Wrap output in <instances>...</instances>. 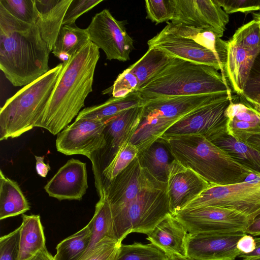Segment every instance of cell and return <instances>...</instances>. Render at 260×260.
<instances>
[{
	"label": "cell",
	"mask_w": 260,
	"mask_h": 260,
	"mask_svg": "<svg viewBox=\"0 0 260 260\" xmlns=\"http://www.w3.org/2000/svg\"><path fill=\"white\" fill-rule=\"evenodd\" d=\"M99 48L90 41L63 66L50 97L35 127L58 134L78 116L92 91Z\"/></svg>",
	"instance_id": "1"
},
{
	"label": "cell",
	"mask_w": 260,
	"mask_h": 260,
	"mask_svg": "<svg viewBox=\"0 0 260 260\" xmlns=\"http://www.w3.org/2000/svg\"><path fill=\"white\" fill-rule=\"evenodd\" d=\"M50 52L36 25L18 19L0 4V69L11 84L24 86L45 74Z\"/></svg>",
	"instance_id": "2"
},
{
	"label": "cell",
	"mask_w": 260,
	"mask_h": 260,
	"mask_svg": "<svg viewBox=\"0 0 260 260\" xmlns=\"http://www.w3.org/2000/svg\"><path fill=\"white\" fill-rule=\"evenodd\" d=\"M164 141L174 159L198 174L210 186L241 182L254 172L226 151L199 135L174 137Z\"/></svg>",
	"instance_id": "3"
},
{
	"label": "cell",
	"mask_w": 260,
	"mask_h": 260,
	"mask_svg": "<svg viewBox=\"0 0 260 260\" xmlns=\"http://www.w3.org/2000/svg\"><path fill=\"white\" fill-rule=\"evenodd\" d=\"M137 91L143 104L156 99L231 93L227 80L217 69L176 57Z\"/></svg>",
	"instance_id": "4"
},
{
	"label": "cell",
	"mask_w": 260,
	"mask_h": 260,
	"mask_svg": "<svg viewBox=\"0 0 260 260\" xmlns=\"http://www.w3.org/2000/svg\"><path fill=\"white\" fill-rule=\"evenodd\" d=\"M60 63L8 99L0 110V141L32 129L42 114L62 68Z\"/></svg>",
	"instance_id": "5"
},
{
	"label": "cell",
	"mask_w": 260,
	"mask_h": 260,
	"mask_svg": "<svg viewBox=\"0 0 260 260\" xmlns=\"http://www.w3.org/2000/svg\"><path fill=\"white\" fill-rule=\"evenodd\" d=\"M229 95L232 93L180 96L145 102L140 124L129 142L138 148L139 153L159 140L169 127L190 112Z\"/></svg>",
	"instance_id": "6"
},
{
	"label": "cell",
	"mask_w": 260,
	"mask_h": 260,
	"mask_svg": "<svg viewBox=\"0 0 260 260\" xmlns=\"http://www.w3.org/2000/svg\"><path fill=\"white\" fill-rule=\"evenodd\" d=\"M170 213L167 183L157 181L113 216L114 238L122 243L131 233L146 235Z\"/></svg>",
	"instance_id": "7"
},
{
	"label": "cell",
	"mask_w": 260,
	"mask_h": 260,
	"mask_svg": "<svg viewBox=\"0 0 260 260\" xmlns=\"http://www.w3.org/2000/svg\"><path fill=\"white\" fill-rule=\"evenodd\" d=\"M207 206L234 210L255 216L260 211V179L210 186L183 209Z\"/></svg>",
	"instance_id": "8"
},
{
	"label": "cell",
	"mask_w": 260,
	"mask_h": 260,
	"mask_svg": "<svg viewBox=\"0 0 260 260\" xmlns=\"http://www.w3.org/2000/svg\"><path fill=\"white\" fill-rule=\"evenodd\" d=\"M174 216L190 234L245 233L255 217L211 206L183 209Z\"/></svg>",
	"instance_id": "9"
},
{
	"label": "cell",
	"mask_w": 260,
	"mask_h": 260,
	"mask_svg": "<svg viewBox=\"0 0 260 260\" xmlns=\"http://www.w3.org/2000/svg\"><path fill=\"white\" fill-rule=\"evenodd\" d=\"M229 95L196 109L169 127L159 139L171 137L199 135L212 141L228 133V118L225 111L233 101Z\"/></svg>",
	"instance_id": "10"
},
{
	"label": "cell",
	"mask_w": 260,
	"mask_h": 260,
	"mask_svg": "<svg viewBox=\"0 0 260 260\" xmlns=\"http://www.w3.org/2000/svg\"><path fill=\"white\" fill-rule=\"evenodd\" d=\"M125 21L116 19L108 9L96 14L87 27L89 40L106 54L107 59L129 60L134 40L127 34Z\"/></svg>",
	"instance_id": "11"
},
{
	"label": "cell",
	"mask_w": 260,
	"mask_h": 260,
	"mask_svg": "<svg viewBox=\"0 0 260 260\" xmlns=\"http://www.w3.org/2000/svg\"><path fill=\"white\" fill-rule=\"evenodd\" d=\"M106 122L100 120L76 119L57 134V150L67 155L82 154L90 160L105 146L103 132Z\"/></svg>",
	"instance_id": "12"
},
{
	"label": "cell",
	"mask_w": 260,
	"mask_h": 260,
	"mask_svg": "<svg viewBox=\"0 0 260 260\" xmlns=\"http://www.w3.org/2000/svg\"><path fill=\"white\" fill-rule=\"evenodd\" d=\"M174 3L172 23L208 30L222 37L229 16L217 0H174Z\"/></svg>",
	"instance_id": "13"
},
{
	"label": "cell",
	"mask_w": 260,
	"mask_h": 260,
	"mask_svg": "<svg viewBox=\"0 0 260 260\" xmlns=\"http://www.w3.org/2000/svg\"><path fill=\"white\" fill-rule=\"evenodd\" d=\"M157 181L142 167L137 155L113 180L103 184L112 216L136 199L144 189Z\"/></svg>",
	"instance_id": "14"
},
{
	"label": "cell",
	"mask_w": 260,
	"mask_h": 260,
	"mask_svg": "<svg viewBox=\"0 0 260 260\" xmlns=\"http://www.w3.org/2000/svg\"><path fill=\"white\" fill-rule=\"evenodd\" d=\"M243 232L188 234L186 257L190 260H235L241 252L237 248Z\"/></svg>",
	"instance_id": "15"
},
{
	"label": "cell",
	"mask_w": 260,
	"mask_h": 260,
	"mask_svg": "<svg viewBox=\"0 0 260 260\" xmlns=\"http://www.w3.org/2000/svg\"><path fill=\"white\" fill-rule=\"evenodd\" d=\"M210 185L198 174L183 166L176 159L170 164L167 192L171 214L183 210Z\"/></svg>",
	"instance_id": "16"
},
{
	"label": "cell",
	"mask_w": 260,
	"mask_h": 260,
	"mask_svg": "<svg viewBox=\"0 0 260 260\" xmlns=\"http://www.w3.org/2000/svg\"><path fill=\"white\" fill-rule=\"evenodd\" d=\"M147 44L148 48H159L174 57L220 70L223 77L226 80L224 66L219 58L193 40L160 31L148 40Z\"/></svg>",
	"instance_id": "17"
},
{
	"label": "cell",
	"mask_w": 260,
	"mask_h": 260,
	"mask_svg": "<svg viewBox=\"0 0 260 260\" xmlns=\"http://www.w3.org/2000/svg\"><path fill=\"white\" fill-rule=\"evenodd\" d=\"M88 187L86 163L71 158L47 182L44 189L49 197L59 201H80Z\"/></svg>",
	"instance_id": "18"
},
{
	"label": "cell",
	"mask_w": 260,
	"mask_h": 260,
	"mask_svg": "<svg viewBox=\"0 0 260 260\" xmlns=\"http://www.w3.org/2000/svg\"><path fill=\"white\" fill-rule=\"evenodd\" d=\"M142 110L143 106L132 108L106 121L103 132L105 146L91 159L92 167L97 164L107 151L111 152L109 162L118 148L125 142L129 141L139 126Z\"/></svg>",
	"instance_id": "19"
},
{
	"label": "cell",
	"mask_w": 260,
	"mask_h": 260,
	"mask_svg": "<svg viewBox=\"0 0 260 260\" xmlns=\"http://www.w3.org/2000/svg\"><path fill=\"white\" fill-rule=\"evenodd\" d=\"M189 233L171 213L146 234V239L157 246L169 256L186 257V241Z\"/></svg>",
	"instance_id": "20"
},
{
	"label": "cell",
	"mask_w": 260,
	"mask_h": 260,
	"mask_svg": "<svg viewBox=\"0 0 260 260\" xmlns=\"http://www.w3.org/2000/svg\"><path fill=\"white\" fill-rule=\"evenodd\" d=\"M258 53L246 50L232 38L226 42L225 75L233 91L243 93L254 60Z\"/></svg>",
	"instance_id": "21"
},
{
	"label": "cell",
	"mask_w": 260,
	"mask_h": 260,
	"mask_svg": "<svg viewBox=\"0 0 260 260\" xmlns=\"http://www.w3.org/2000/svg\"><path fill=\"white\" fill-rule=\"evenodd\" d=\"M72 0H35L38 13L36 23L42 38L52 51Z\"/></svg>",
	"instance_id": "22"
},
{
	"label": "cell",
	"mask_w": 260,
	"mask_h": 260,
	"mask_svg": "<svg viewBox=\"0 0 260 260\" xmlns=\"http://www.w3.org/2000/svg\"><path fill=\"white\" fill-rule=\"evenodd\" d=\"M162 32L188 38L213 52L225 67L226 56V42L221 40L211 31L178 23L167 22Z\"/></svg>",
	"instance_id": "23"
},
{
	"label": "cell",
	"mask_w": 260,
	"mask_h": 260,
	"mask_svg": "<svg viewBox=\"0 0 260 260\" xmlns=\"http://www.w3.org/2000/svg\"><path fill=\"white\" fill-rule=\"evenodd\" d=\"M20 225L19 260H28L46 247L39 215H22Z\"/></svg>",
	"instance_id": "24"
},
{
	"label": "cell",
	"mask_w": 260,
	"mask_h": 260,
	"mask_svg": "<svg viewBox=\"0 0 260 260\" xmlns=\"http://www.w3.org/2000/svg\"><path fill=\"white\" fill-rule=\"evenodd\" d=\"M18 183L0 170V219L22 214L30 209Z\"/></svg>",
	"instance_id": "25"
},
{
	"label": "cell",
	"mask_w": 260,
	"mask_h": 260,
	"mask_svg": "<svg viewBox=\"0 0 260 260\" xmlns=\"http://www.w3.org/2000/svg\"><path fill=\"white\" fill-rule=\"evenodd\" d=\"M143 105V100L136 91L122 98L109 99L105 103L81 110L76 119L86 118L107 121L127 109Z\"/></svg>",
	"instance_id": "26"
},
{
	"label": "cell",
	"mask_w": 260,
	"mask_h": 260,
	"mask_svg": "<svg viewBox=\"0 0 260 260\" xmlns=\"http://www.w3.org/2000/svg\"><path fill=\"white\" fill-rule=\"evenodd\" d=\"M260 177V150L224 134L211 141Z\"/></svg>",
	"instance_id": "27"
},
{
	"label": "cell",
	"mask_w": 260,
	"mask_h": 260,
	"mask_svg": "<svg viewBox=\"0 0 260 260\" xmlns=\"http://www.w3.org/2000/svg\"><path fill=\"white\" fill-rule=\"evenodd\" d=\"M99 197L100 200L95 205L94 214L87 224L90 230L91 237L88 247L83 256L105 237L115 239L112 211L104 190Z\"/></svg>",
	"instance_id": "28"
},
{
	"label": "cell",
	"mask_w": 260,
	"mask_h": 260,
	"mask_svg": "<svg viewBox=\"0 0 260 260\" xmlns=\"http://www.w3.org/2000/svg\"><path fill=\"white\" fill-rule=\"evenodd\" d=\"M89 41L86 29L80 28L75 23L63 25L58 35L52 53L63 62Z\"/></svg>",
	"instance_id": "29"
},
{
	"label": "cell",
	"mask_w": 260,
	"mask_h": 260,
	"mask_svg": "<svg viewBox=\"0 0 260 260\" xmlns=\"http://www.w3.org/2000/svg\"><path fill=\"white\" fill-rule=\"evenodd\" d=\"M165 144L164 141L158 140L139 152L138 156L142 167L145 168L157 180L167 183L171 161L169 160V149Z\"/></svg>",
	"instance_id": "30"
},
{
	"label": "cell",
	"mask_w": 260,
	"mask_h": 260,
	"mask_svg": "<svg viewBox=\"0 0 260 260\" xmlns=\"http://www.w3.org/2000/svg\"><path fill=\"white\" fill-rule=\"evenodd\" d=\"M173 57L159 48H148L140 59L127 68L138 79V89L165 68Z\"/></svg>",
	"instance_id": "31"
},
{
	"label": "cell",
	"mask_w": 260,
	"mask_h": 260,
	"mask_svg": "<svg viewBox=\"0 0 260 260\" xmlns=\"http://www.w3.org/2000/svg\"><path fill=\"white\" fill-rule=\"evenodd\" d=\"M90 237V230L87 224L58 243L56 247L54 259L79 260L88 247Z\"/></svg>",
	"instance_id": "32"
},
{
	"label": "cell",
	"mask_w": 260,
	"mask_h": 260,
	"mask_svg": "<svg viewBox=\"0 0 260 260\" xmlns=\"http://www.w3.org/2000/svg\"><path fill=\"white\" fill-rule=\"evenodd\" d=\"M114 260H169V255L152 243L121 244Z\"/></svg>",
	"instance_id": "33"
},
{
	"label": "cell",
	"mask_w": 260,
	"mask_h": 260,
	"mask_svg": "<svg viewBox=\"0 0 260 260\" xmlns=\"http://www.w3.org/2000/svg\"><path fill=\"white\" fill-rule=\"evenodd\" d=\"M138 153V148L130 142H125L121 145L102 172V183L103 178L105 179L103 184L106 182L113 180L125 169L137 156Z\"/></svg>",
	"instance_id": "34"
},
{
	"label": "cell",
	"mask_w": 260,
	"mask_h": 260,
	"mask_svg": "<svg viewBox=\"0 0 260 260\" xmlns=\"http://www.w3.org/2000/svg\"><path fill=\"white\" fill-rule=\"evenodd\" d=\"M228 134L247 145L260 150V123L228 120Z\"/></svg>",
	"instance_id": "35"
},
{
	"label": "cell",
	"mask_w": 260,
	"mask_h": 260,
	"mask_svg": "<svg viewBox=\"0 0 260 260\" xmlns=\"http://www.w3.org/2000/svg\"><path fill=\"white\" fill-rule=\"evenodd\" d=\"M232 39L246 50L260 52V26L254 19L239 27Z\"/></svg>",
	"instance_id": "36"
},
{
	"label": "cell",
	"mask_w": 260,
	"mask_h": 260,
	"mask_svg": "<svg viewBox=\"0 0 260 260\" xmlns=\"http://www.w3.org/2000/svg\"><path fill=\"white\" fill-rule=\"evenodd\" d=\"M0 4L18 19L31 24H36L38 13L35 0H0Z\"/></svg>",
	"instance_id": "37"
},
{
	"label": "cell",
	"mask_w": 260,
	"mask_h": 260,
	"mask_svg": "<svg viewBox=\"0 0 260 260\" xmlns=\"http://www.w3.org/2000/svg\"><path fill=\"white\" fill-rule=\"evenodd\" d=\"M146 18L156 24L172 20L175 14L174 0H147L145 1Z\"/></svg>",
	"instance_id": "38"
},
{
	"label": "cell",
	"mask_w": 260,
	"mask_h": 260,
	"mask_svg": "<svg viewBox=\"0 0 260 260\" xmlns=\"http://www.w3.org/2000/svg\"><path fill=\"white\" fill-rule=\"evenodd\" d=\"M241 96L249 107L260 105V52L254 60Z\"/></svg>",
	"instance_id": "39"
},
{
	"label": "cell",
	"mask_w": 260,
	"mask_h": 260,
	"mask_svg": "<svg viewBox=\"0 0 260 260\" xmlns=\"http://www.w3.org/2000/svg\"><path fill=\"white\" fill-rule=\"evenodd\" d=\"M121 244L115 239L105 237L79 260H114Z\"/></svg>",
	"instance_id": "40"
},
{
	"label": "cell",
	"mask_w": 260,
	"mask_h": 260,
	"mask_svg": "<svg viewBox=\"0 0 260 260\" xmlns=\"http://www.w3.org/2000/svg\"><path fill=\"white\" fill-rule=\"evenodd\" d=\"M139 81L137 76L127 68L120 73L112 86L114 98L124 97L138 90Z\"/></svg>",
	"instance_id": "41"
},
{
	"label": "cell",
	"mask_w": 260,
	"mask_h": 260,
	"mask_svg": "<svg viewBox=\"0 0 260 260\" xmlns=\"http://www.w3.org/2000/svg\"><path fill=\"white\" fill-rule=\"evenodd\" d=\"M20 226L0 238V260H19Z\"/></svg>",
	"instance_id": "42"
},
{
	"label": "cell",
	"mask_w": 260,
	"mask_h": 260,
	"mask_svg": "<svg viewBox=\"0 0 260 260\" xmlns=\"http://www.w3.org/2000/svg\"><path fill=\"white\" fill-rule=\"evenodd\" d=\"M102 2L103 0H72L64 16L62 25L75 24L78 18Z\"/></svg>",
	"instance_id": "43"
},
{
	"label": "cell",
	"mask_w": 260,
	"mask_h": 260,
	"mask_svg": "<svg viewBox=\"0 0 260 260\" xmlns=\"http://www.w3.org/2000/svg\"><path fill=\"white\" fill-rule=\"evenodd\" d=\"M218 3L228 14L237 12L246 15L260 11V0H217Z\"/></svg>",
	"instance_id": "44"
},
{
	"label": "cell",
	"mask_w": 260,
	"mask_h": 260,
	"mask_svg": "<svg viewBox=\"0 0 260 260\" xmlns=\"http://www.w3.org/2000/svg\"><path fill=\"white\" fill-rule=\"evenodd\" d=\"M237 248L241 253L247 254L253 251L255 248L254 238L248 234H245L237 242Z\"/></svg>",
	"instance_id": "45"
},
{
	"label": "cell",
	"mask_w": 260,
	"mask_h": 260,
	"mask_svg": "<svg viewBox=\"0 0 260 260\" xmlns=\"http://www.w3.org/2000/svg\"><path fill=\"white\" fill-rule=\"evenodd\" d=\"M250 107L241 103H234L231 101L225 111V116L229 120H232L239 113L250 110Z\"/></svg>",
	"instance_id": "46"
},
{
	"label": "cell",
	"mask_w": 260,
	"mask_h": 260,
	"mask_svg": "<svg viewBox=\"0 0 260 260\" xmlns=\"http://www.w3.org/2000/svg\"><path fill=\"white\" fill-rule=\"evenodd\" d=\"M234 118L239 121L260 123V116L256 110L251 107L249 110L239 113Z\"/></svg>",
	"instance_id": "47"
},
{
	"label": "cell",
	"mask_w": 260,
	"mask_h": 260,
	"mask_svg": "<svg viewBox=\"0 0 260 260\" xmlns=\"http://www.w3.org/2000/svg\"><path fill=\"white\" fill-rule=\"evenodd\" d=\"M36 170L39 175L41 177L45 178L50 170V167L49 164L44 162V157L40 156H35Z\"/></svg>",
	"instance_id": "48"
},
{
	"label": "cell",
	"mask_w": 260,
	"mask_h": 260,
	"mask_svg": "<svg viewBox=\"0 0 260 260\" xmlns=\"http://www.w3.org/2000/svg\"><path fill=\"white\" fill-rule=\"evenodd\" d=\"M245 233L252 236H260V211L246 229Z\"/></svg>",
	"instance_id": "49"
},
{
	"label": "cell",
	"mask_w": 260,
	"mask_h": 260,
	"mask_svg": "<svg viewBox=\"0 0 260 260\" xmlns=\"http://www.w3.org/2000/svg\"><path fill=\"white\" fill-rule=\"evenodd\" d=\"M255 242V248L254 250L249 253H241L238 256V258H241V260H252L260 257V237L254 238Z\"/></svg>",
	"instance_id": "50"
},
{
	"label": "cell",
	"mask_w": 260,
	"mask_h": 260,
	"mask_svg": "<svg viewBox=\"0 0 260 260\" xmlns=\"http://www.w3.org/2000/svg\"><path fill=\"white\" fill-rule=\"evenodd\" d=\"M28 260H55L54 256L47 250L46 247L38 251Z\"/></svg>",
	"instance_id": "51"
},
{
	"label": "cell",
	"mask_w": 260,
	"mask_h": 260,
	"mask_svg": "<svg viewBox=\"0 0 260 260\" xmlns=\"http://www.w3.org/2000/svg\"><path fill=\"white\" fill-rule=\"evenodd\" d=\"M169 260H190L187 257H184L176 255L169 256Z\"/></svg>",
	"instance_id": "52"
},
{
	"label": "cell",
	"mask_w": 260,
	"mask_h": 260,
	"mask_svg": "<svg viewBox=\"0 0 260 260\" xmlns=\"http://www.w3.org/2000/svg\"><path fill=\"white\" fill-rule=\"evenodd\" d=\"M253 19L255 20L259 25L260 26V11L258 12L252 13Z\"/></svg>",
	"instance_id": "53"
},
{
	"label": "cell",
	"mask_w": 260,
	"mask_h": 260,
	"mask_svg": "<svg viewBox=\"0 0 260 260\" xmlns=\"http://www.w3.org/2000/svg\"><path fill=\"white\" fill-rule=\"evenodd\" d=\"M253 109H254L256 111H260V105H253L251 107H250Z\"/></svg>",
	"instance_id": "54"
},
{
	"label": "cell",
	"mask_w": 260,
	"mask_h": 260,
	"mask_svg": "<svg viewBox=\"0 0 260 260\" xmlns=\"http://www.w3.org/2000/svg\"><path fill=\"white\" fill-rule=\"evenodd\" d=\"M252 260H260V257L259 258H255V259H252Z\"/></svg>",
	"instance_id": "55"
},
{
	"label": "cell",
	"mask_w": 260,
	"mask_h": 260,
	"mask_svg": "<svg viewBox=\"0 0 260 260\" xmlns=\"http://www.w3.org/2000/svg\"><path fill=\"white\" fill-rule=\"evenodd\" d=\"M257 113L258 114V115L260 116V113L259 112H258L257 111H256Z\"/></svg>",
	"instance_id": "56"
},
{
	"label": "cell",
	"mask_w": 260,
	"mask_h": 260,
	"mask_svg": "<svg viewBox=\"0 0 260 260\" xmlns=\"http://www.w3.org/2000/svg\"><path fill=\"white\" fill-rule=\"evenodd\" d=\"M257 111L260 113V111Z\"/></svg>",
	"instance_id": "57"
}]
</instances>
